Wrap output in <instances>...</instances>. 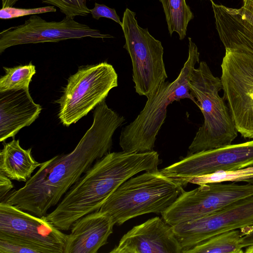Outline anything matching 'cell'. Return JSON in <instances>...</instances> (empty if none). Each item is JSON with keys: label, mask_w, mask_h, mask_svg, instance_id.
Returning a JSON list of instances; mask_svg holds the SVG:
<instances>
[{"label": "cell", "mask_w": 253, "mask_h": 253, "mask_svg": "<svg viewBox=\"0 0 253 253\" xmlns=\"http://www.w3.org/2000/svg\"><path fill=\"white\" fill-rule=\"evenodd\" d=\"M241 235V245L243 248L253 246V225L240 229Z\"/></svg>", "instance_id": "cell-27"}, {"label": "cell", "mask_w": 253, "mask_h": 253, "mask_svg": "<svg viewBox=\"0 0 253 253\" xmlns=\"http://www.w3.org/2000/svg\"><path fill=\"white\" fill-rule=\"evenodd\" d=\"M0 233L19 239L45 250L64 253L67 234L47 220L5 202L0 203Z\"/></svg>", "instance_id": "cell-13"}, {"label": "cell", "mask_w": 253, "mask_h": 253, "mask_svg": "<svg viewBox=\"0 0 253 253\" xmlns=\"http://www.w3.org/2000/svg\"><path fill=\"white\" fill-rule=\"evenodd\" d=\"M240 229L214 236L197 245L185 253H243Z\"/></svg>", "instance_id": "cell-18"}, {"label": "cell", "mask_w": 253, "mask_h": 253, "mask_svg": "<svg viewBox=\"0 0 253 253\" xmlns=\"http://www.w3.org/2000/svg\"><path fill=\"white\" fill-rule=\"evenodd\" d=\"M184 191L183 187L158 169L146 171L122 183L99 210L108 213L115 224L143 214H162Z\"/></svg>", "instance_id": "cell-4"}, {"label": "cell", "mask_w": 253, "mask_h": 253, "mask_svg": "<svg viewBox=\"0 0 253 253\" xmlns=\"http://www.w3.org/2000/svg\"><path fill=\"white\" fill-rule=\"evenodd\" d=\"M161 163L154 150L110 152L93 164L46 217L58 229L68 231L78 219L99 210L126 180L141 171L158 169Z\"/></svg>", "instance_id": "cell-2"}, {"label": "cell", "mask_w": 253, "mask_h": 253, "mask_svg": "<svg viewBox=\"0 0 253 253\" xmlns=\"http://www.w3.org/2000/svg\"><path fill=\"white\" fill-rule=\"evenodd\" d=\"M42 2L58 8L65 16L74 19L76 16H87L90 13L86 0H41Z\"/></svg>", "instance_id": "cell-23"}, {"label": "cell", "mask_w": 253, "mask_h": 253, "mask_svg": "<svg viewBox=\"0 0 253 253\" xmlns=\"http://www.w3.org/2000/svg\"></svg>", "instance_id": "cell-32"}, {"label": "cell", "mask_w": 253, "mask_h": 253, "mask_svg": "<svg viewBox=\"0 0 253 253\" xmlns=\"http://www.w3.org/2000/svg\"><path fill=\"white\" fill-rule=\"evenodd\" d=\"M5 74L0 79V92L21 89L29 90L33 76L36 74L35 66L28 64L14 67H3Z\"/></svg>", "instance_id": "cell-21"}, {"label": "cell", "mask_w": 253, "mask_h": 253, "mask_svg": "<svg viewBox=\"0 0 253 253\" xmlns=\"http://www.w3.org/2000/svg\"><path fill=\"white\" fill-rule=\"evenodd\" d=\"M0 152V172L11 180L26 182L41 163L35 160L32 148L24 149L19 140H13L3 144Z\"/></svg>", "instance_id": "cell-17"}, {"label": "cell", "mask_w": 253, "mask_h": 253, "mask_svg": "<svg viewBox=\"0 0 253 253\" xmlns=\"http://www.w3.org/2000/svg\"><path fill=\"white\" fill-rule=\"evenodd\" d=\"M253 225V196L202 217L172 226L182 253L220 233Z\"/></svg>", "instance_id": "cell-10"}, {"label": "cell", "mask_w": 253, "mask_h": 253, "mask_svg": "<svg viewBox=\"0 0 253 253\" xmlns=\"http://www.w3.org/2000/svg\"><path fill=\"white\" fill-rule=\"evenodd\" d=\"M188 56L178 76L173 82H163L151 95L136 119L122 129L119 144L126 152L145 153L153 150L156 136L165 122L168 106L174 101L188 98L197 105L190 93L189 81L200 53L188 38Z\"/></svg>", "instance_id": "cell-3"}, {"label": "cell", "mask_w": 253, "mask_h": 253, "mask_svg": "<svg viewBox=\"0 0 253 253\" xmlns=\"http://www.w3.org/2000/svg\"><path fill=\"white\" fill-rule=\"evenodd\" d=\"M211 0V2H212V0Z\"/></svg>", "instance_id": "cell-31"}, {"label": "cell", "mask_w": 253, "mask_h": 253, "mask_svg": "<svg viewBox=\"0 0 253 253\" xmlns=\"http://www.w3.org/2000/svg\"><path fill=\"white\" fill-rule=\"evenodd\" d=\"M243 2L242 8L253 16V0H243Z\"/></svg>", "instance_id": "cell-28"}, {"label": "cell", "mask_w": 253, "mask_h": 253, "mask_svg": "<svg viewBox=\"0 0 253 253\" xmlns=\"http://www.w3.org/2000/svg\"><path fill=\"white\" fill-rule=\"evenodd\" d=\"M245 184L209 183L184 191L161 215L169 224L174 226L212 213L240 199L253 196V178Z\"/></svg>", "instance_id": "cell-9"}, {"label": "cell", "mask_w": 253, "mask_h": 253, "mask_svg": "<svg viewBox=\"0 0 253 253\" xmlns=\"http://www.w3.org/2000/svg\"><path fill=\"white\" fill-rule=\"evenodd\" d=\"M188 83L204 123L189 146L187 155L231 144L238 132L225 100L219 94L222 89L221 79L201 61L193 69Z\"/></svg>", "instance_id": "cell-5"}, {"label": "cell", "mask_w": 253, "mask_h": 253, "mask_svg": "<svg viewBox=\"0 0 253 253\" xmlns=\"http://www.w3.org/2000/svg\"><path fill=\"white\" fill-rule=\"evenodd\" d=\"M253 166V139L187 155L161 171L177 180Z\"/></svg>", "instance_id": "cell-12"}, {"label": "cell", "mask_w": 253, "mask_h": 253, "mask_svg": "<svg viewBox=\"0 0 253 253\" xmlns=\"http://www.w3.org/2000/svg\"><path fill=\"white\" fill-rule=\"evenodd\" d=\"M19 0H1L2 8L13 6Z\"/></svg>", "instance_id": "cell-29"}, {"label": "cell", "mask_w": 253, "mask_h": 253, "mask_svg": "<svg viewBox=\"0 0 253 253\" xmlns=\"http://www.w3.org/2000/svg\"><path fill=\"white\" fill-rule=\"evenodd\" d=\"M115 224L105 211H96L77 220L72 225L64 253H96L108 243Z\"/></svg>", "instance_id": "cell-15"}, {"label": "cell", "mask_w": 253, "mask_h": 253, "mask_svg": "<svg viewBox=\"0 0 253 253\" xmlns=\"http://www.w3.org/2000/svg\"><path fill=\"white\" fill-rule=\"evenodd\" d=\"M110 253H182V249L172 226L155 217L134 226Z\"/></svg>", "instance_id": "cell-14"}, {"label": "cell", "mask_w": 253, "mask_h": 253, "mask_svg": "<svg viewBox=\"0 0 253 253\" xmlns=\"http://www.w3.org/2000/svg\"><path fill=\"white\" fill-rule=\"evenodd\" d=\"M91 126L73 150L42 163L24 186L11 191L2 202L45 216L97 160L110 152L113 134L125 121L105 100L95 108Z\"/></svg>", "instance_id": "cell-1"}, {"label": "cell", "mask_w": 253, "mask_h": 253, "mask_svg": "<svg viewBox=\"0 0 253 253\" xmlns=\"http://www.w3.org/2000/svg\"><path fill=\"white\" fill-rule=\"evenodd\" d=\"M252 178H253V166L236 170L218 171L175 181L184 187L189 183L200 185L223 182H246Z\"/></svg>", "instance_id": "cell-20"}, {"label": "cell", "mask_w": 253, "mask_h": 253, "mask_svg": "<svg viewBox=\"0 0 253 253\" xmlns=\"http://www.w3.org/2000/svg\"><path fill=\"white\" fill-rule=\"evenodd\" d=\"M136 14L126 8L121 26L126 42L124 45L132 62V80L135 91L146 97L168 78L163 60L164 48L147 28L140 27Z\"/></svg>", "instance_id": "cell-7"}, {"label": "cell", "mask_w": 253, "mask_h": 253, "mask_svg": "<svg viewBox=\"0 0 253 253\" xmlns=\"http://www.w3.org/2000/svg\"><path fill=\"white\" fill-rule=\"evenodd\" d=\"M87 37L101 39L114 38L66 16L60 21H47L34 14L23 24L5 29L0 33V53L18 45L57 42Z\"/></svg>", "instance_id": "cell-11"}, {"label": "cell", "mask_w": 253, "mask_h": 253, "mask_svg": "<svg viewBox=\"0 0 253 253\" xmlns=\"http://www.w3.org/2000/svg\"><path fill=\"white\" fill-rule=\"evenodd\" d=\"M56 11V8L52 5L31 8H21L13 7V6H6L1 8L0 9V18L6 20L27 15L47 12H54Z\"/></svg>", "instance_id": "cell-24"}, {"label": "cell", "mask_w": 253, "mask_h": 253, "mask_svg": "<svg viewBox=\"0 0 253 253\" xmlns=\"http://www.w3.org/2000/svg\"><path fill=\"white\" fill-rule=\"evenodd\" d=\"M246 253H253V246H248L246 248Z\"/></svg>", "instance_id": "cell-30"}, {"label": "cell", "mask_w": 253, "mask_h": 253, "mask_svg": "<svg viewBox=\"0 0 253 253\" xmlns=\"http://www.w3.org/2000/svg\"><path fill=\"white\" fill-rule=\"evenodd\" d=\"M40 104L32 99L29 90L0 92V141L15 135L23 127L30 126L39 116Z\"/></svg>", "instance_id": "cell-16"}, {"label": "cell", "mask_w": 253, "mask_h": 253, "mask_svg": "<svg viewBox=\"0 0 253 253\" xmlns=\"http://www.w3.org/2000/svg\"><path fill=\"white\" fill-rule=\"evenodd\" d=\"M0 253H48L44 249L0 233Z\"/></svg>", "instance_id": "cell-22"}, {"label": "cell", "mask_w": 253, "mask_h": 253, "mask_svg": "<svg viewBox=\"0 0 253 253\" xmlns=\"http://www.w3.org/2000/svg\"><path fill=\"white\" fill-rule=\"evenodd\" d=\"M162 4L168 30L171 36L176 32L179 39L183 40L186 35L189 22L194 14L185 0H159Z\"/></svg>", "instance_id": "cell-19"}, {"label": "cell", "mask_w": 253, "mask_h": 253, "mask_svg": "<svg viewBox=\"0 0 253 253\" xmlns=\"http://www.w3.org/2000/svg\"><path fill=\"white\" fill-rule=\"evenodd\" d=\"M221 68L223 98L236 129L253 139V53L225 49Z\"/></svg>", "instance_id": "cell-8"}, {"label": "cell", "mask_w": 253, "mask_h": 253, "mask_svg": "<svg viewBox=\"0 0 253 253\" xmlns=\"http://www.w3.org/2000/svg\"><path fill=\"white\" fill-rule=\"evenodd\" d=\"M90 11L92 18L96 20H98L101 17H105L113 20L119 24L121 26L122 25V21H121L114 8H110L103 4L95 2L94 7L90 9Z\"/></svg>", "instance_id": "cell-25"}, {"label": "cell", "mask_w": 253, "mask_h": 253, "mask_svg": "<svg viewBox=\"0 0 253 253\" xmlns=\"http://www.w3.org/2000/svg\"><path fill=\"white\" fill-rule=\"evenodd\" d=\"M118 86V75L106 62L80 68L71 76L61 97L58 118L66 126L76 123L105 100Z\"/></svg>", "instance_id": "cell-6"}, {"label": "cell", "mask_w": 253, "mask_h": 253, "mask_svg": "<svg viewBox=\"0 0 253 253\" xmlns=\"http://www.w3.org/2000/svg\"><path fill=\"white\" fill-rule=\"evenodd\" d=\"M14 187V185L11 180L8 177L0 172V201L2 202L11 189Z\"/></svg>", "instance_id": "cell-26"}]
</instances>
